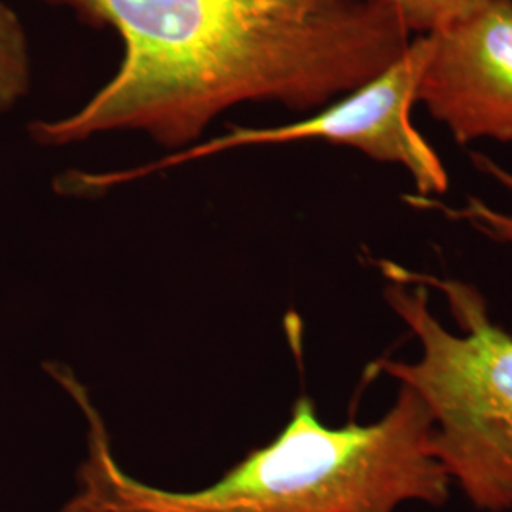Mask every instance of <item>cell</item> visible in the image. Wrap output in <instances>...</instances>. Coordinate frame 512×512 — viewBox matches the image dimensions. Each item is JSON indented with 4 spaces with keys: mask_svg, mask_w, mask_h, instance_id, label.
Segmentation results:
<instances>
[{
    "mask_svg": "<svg viewBox=\"0 0 512 512\" xmlns=\"http://www.w3.org/2000/svg\"><path fill=\"white\" fill-rule=\"evenodd\" d=\"M384 296L420 342L418 361L370 372L410 387L433 421V454L478 511H512V334L473 283L382 258Z\"/></svg>",
    "mask_w": 512,
    "mask_h": 512,
    "instance_id": "3957f363",
    "label": "cell"
},
{
    "mask_svg": "<svg viewBox=\"0 0 512 512\" xmlns=\"http://www.w3.org/2000/svg\"><path fill=\"white\" fill-rule=\"evenodd\" d=\"M473 164L478 171H482L484 175H488L492 181L503 186L509 194H512V171L507 169L505 165L497 164L494 158L475 152L473 156ZM406 202L418 209H427V211H439L448 219L458 220L469 224L478 234L486 236L492 241L503 243V245H511L512 247V215L505 213L501 209H495L490 203L469 196L467 202L459 207H450L444 202H440L437 198H423V196H406Z\"/></svg>",
    "mask_w": 512,
    "mask_h": 512,
    "instance_id": "8992f818",
    "label": "cell"
},
{
    "mask_svg": "<svg viewBox=\"0 0 512 512\" xmlns=\"http://www.w3.org/2000/svg\"><path fill=\"white\" fill-rule=\"evenodd\" d=\"M431 50V35L412 38L404 54L382 73L304 120L270 128H232L147 165L90 173L86 184L93 194H103L114 186L236 148L323 141L355 148L380 164L403 167L416 184V196H442L450 184L446 167L439 152L412 124V109L418 103V88Z\"/></svg>",
    "mask_w": 512,
    "mask_h": 512,
    "instance_id": "277c9868",
    "label": "cell"
},
{
    "mask_svg": "<svg viewBox=\"0 0 512 512\" xmlns=\"http://www.w3.org/2000/svg\"><path fill=\"white\" fill-rule=\"evenodd\" d=\"M29 38L18 14L0 0V114L16 109L31 92Z\"/></svg>",
    "mask_w": 512,
    "mask_h": 512,
    "instance_id": "52a82bcc",
    "label": "cell"
},
{
    "mask_svg": "<svg viewBox=\"0 0 512 512\" xmlns=\"http://www.w3.org/2000/svg\"><path fill=\"white\" fill-rule=\"evenodd\" d=\"M387 10L412 37H429L473 18L499 0H370Z\"/></svg>",
    "mask_w": 512,
    "mask_h": 512,
    "instance_id": "ba28073f",
    "label": "cell"
},
{
    "mask_svg": "<svg viewBox=\"0 0 512 512\" xmlns=\"http://www.w3.org/2000/svg\"><path fill=\"white\" fill-rule=\"evenodd\" d=\"M431 37L418 103L459 145L512 143V0Z\"/></svg>",
    "mask_w": 512,
    "mask_h": 512,
    "instance_id": "5b68a950",
    "label": "cell"
},
{
    "mask_svg": "<svg viewBox=\"0 0 512 512\" xmlns=\"http://www.w3.org/2000/svg\"><path fill=\"white\" fill-rule=\"evenodd\" d=\"M124 44L118 71L78 109L35 120L65 147L139 131L179 152L228 110L274 103L315 112L382 73L412 37L370 0H42Z\"/></svg>",
    "mask_w": 512,
    "mask_h": 512,
    "instance_id": "6da1fadb",
    "label": "cell"
},
{
    "mask_svg": "<svg viewBox=\"0 0 512 512\" xmlns=\"http://www.w3.org/2000/svg\"><path fill=\"white\" fill-rule=\"evenodd\" d=\"M46 368L88 421L78 490L59 512H397L410 501L442 507L450 497L452 480L431 446V416L404 385L380 420L340 427L325 425L300 395L274 440L213 484L179 492L126 473L86 387L67 366Z\"/></svg>",
    "mask_w": 512,
    "mask_h": 512,
    "instance_id": "7a4b0ae2",
    "label": "cell"
}]
</instances>
